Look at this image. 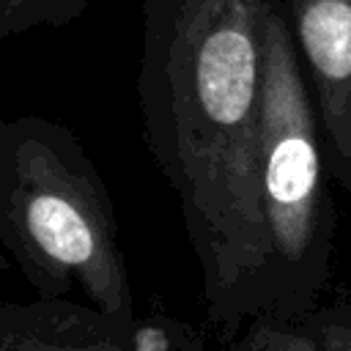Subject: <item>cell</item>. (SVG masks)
<instances>
[{
	"label": "cell",
	"instance_id": "cell-5",
	"mask_svg": "<svg viewBox=\"0 0 351 351\" xmlns=\"http://www.w3.org/2000/svg\"><path fill=\"white\" fill-rule=\"evenodd\" d=\"M0 351H137V318L52 296L0 302Z\"/></svg>",
	"mask_w": 351,
	"mask_h": 351
},
{
	"label": "cell",
	"instance_id": "cell-1",
	"mask_svg": "<svg viewBox=\"0 0 351 351\" xmlns=\"http://www.w3.org/2000/svg\"><path fill=\"white\" fill-rule=\"evenodd\" d=\"M277 0H143L140 112L214 318L263 304V30Z\"/></svg>",
	"mask_w": 351,
	"mask_h": 351
},
{
	"label": "cell",
	"instance_id": "cell-3",
	"mask_svg": "<svg viewBox=\"0 0 351 351\" xmlns=\"http://www.w3.org/2000/svg\"><path fill=\"white\" fill-rule=\"evenodd\" d=\"M329 181L315 104L277 0L263 30L261 208L269 252L263 302L291 299L318 282L335 230Z\"/></svg>",
	"mask_w": 351,
	"mask_h": 351
},
{
	"label": "cell",
	"instance_id": "cell-4",
	"mask_svg": "<svg viewBox=\"0 0 351 351\" xmlns=\"http://www.w3.org/2000/svg\"><path fill=\"white\" fill-rule=\"evenodd\" d=\"M315 104L326 167L351 200V0H282Z\"/></svg>",
	"mask_w": 351,
	"mask_h": 351
},
{
	"label": "cell",
	"instance_id": "cell-2",
	"mask_svg": "<svg viewBox=\"0 0 351 351\" xmlns=\"http://www.w3.org/2000/svg\"><path fill=\"white\" fill-rule=\"evenodd\" d=\"M0 244L41 296L134 318L110 195L77 137L44 118L0 123Z\"/></svg>",
	"mask_w": 351,
	"mask_h": 351
}]
</instances>
